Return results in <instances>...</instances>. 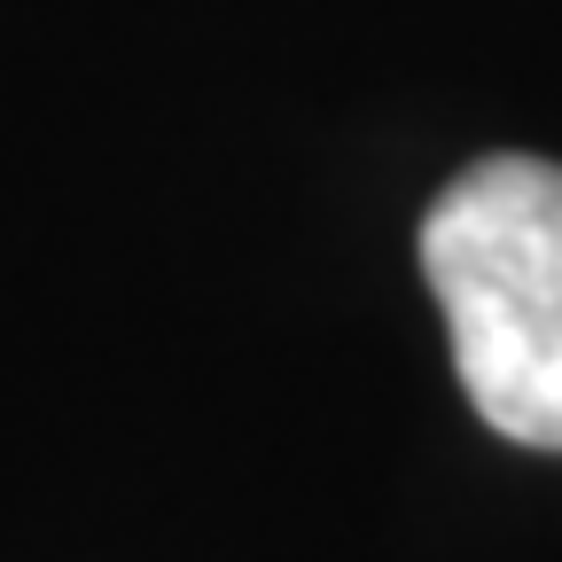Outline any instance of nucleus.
I'll return each mask as SVG.
<instances>
[{"label":"nucleus","instance_id":"nucleus-1","mask_svg":"<svg viewBox=\"0 0 562 562\" xmlns=\"http://www.w3.org/2000/svg\"><path fill=\"white\" fill-rule=\"evenodd\" d=\"M453 375L501 438L562 453V165L476 157L422 220Z\"/></svg>","mask_w":562,"mask_h":562}]
</instances>
